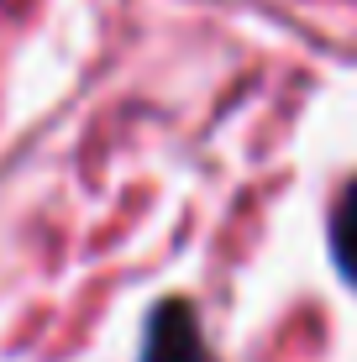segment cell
<instances>
[{
  "label": "cell",
  "mask_w": 357,
  "mask_h": 362,
  "mask_svg": "<svg viewBox=\"0 0 357 362\" xmlns=\"http://www.w3.org/2000/svg\"><path fill=\"white\" fill-rule=\"evenodd\" d=\"M142 362H216L205 346L200 315L184 294H168L153 305V315L142 326Z\"/></svg>",
  "instance_id": "obj_1"
},
{
  "label": "cell",
  "mask_w": 357,
  "mask_h": 362,
  "mask_svg": "<svg viewBox=\"0 0 357 362\" xmlns=\"http://www.w3.org/2000/svg\"><path fill=\"white\" fill-rule=\"evenodd\" d=\"M331 263H336V273L357 289V179L336 194V205H331Z\"/></svg>",
  "instance_id": "obj_2"
}]
</instances>
